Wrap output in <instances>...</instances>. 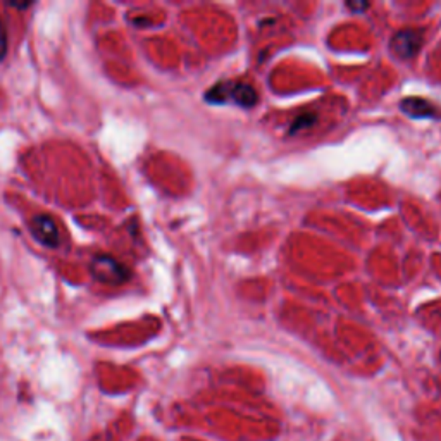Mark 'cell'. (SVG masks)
<instances>
[{"mask_svg": "<svg viewBox=\"0 0 441 441\" xmlns=\"http://www.w3.org/2000/svg\"><path fill=\"white\" fill-rule=\"evenodd\" d=\"M348 8L350 9H365L368 8V4H354V2H350V4H348Z\"/></svg>", "mask_w": 441, "mask_h": 441, "instance_id": "9", "label": "cell"}, {"mask_svg": "<svg viewBox=\"0 0 441 441\" xmlns=\"http://www.w3.org/2000/svg\"><path fill=\"white\" fill-rule=\"evenodd\" d=\"M403 113L414 117H427L434 114V107L422 98H407L402 102Z\"/></svg>", "mask_w": 441, "mask_h": 441, "instance_id": "5", "label": "cell"}, {"mask_svg": "<svg viewBox=\"0 0 441 441\" xmlns=\"http://www.w3.org/2000/svg\"><path fill=\"white\" fill-rule=\"evenodd\" d=\"M205 98L212 104H231L252 107L257 104V91L247 83H219L207 91Z\"/></svg>", "mask_w": 441, "mask_h": 441, "instance_id": "1", "label": "cell"}, {"mask_svg": "<svg viewBox=\"0 0 441 441\" xmlns=\"http://www.w3.org/2000/svg\"><path fill=\"white\" fill-rule=\"evenodd\" d=\"M422 47V33L419 30H403L392 38V50L402 59H410Z\"/></svg>", "mask_w": 441, "mask_h": 441, "instance_id": "4", "label": "cell"}, {"mask_svg": "<svg viewBox=\"0 0 441 441\" xmlns=\"http://www.w3.org/2000/svg\"><path fill=\"white\" fill-rule=\"evenodd\" d=\"M5 54H8V32L4 23L0 21V60L4 59Z\"/></svg>", "mask_w": 441, "mask_h": 441, "instance_id": "7", "label": "cell"}, {"mask_svg": "<svg viewBox=\"0 0 441 441\" xmlns=\"http://www.w3.org/2000/svg\"><path fill=\"white\" fill-rule=\"evenodd\" d=\"M28 229L33 238L43 247L57 249L60 245V229L52 216L49 214H36L28 220Z\"/></svg>", "mask_w": 441, "mask_h": 441, "instance_id": "3", "label": "cell"}, {"mask_svg": "<svg viewBox=\"0 0 441 441\" xmlns=\"http://www.w3.org/2000/svg\"><path fill=\"white\" fill-rule=\"evenodd\" d=\"M314 121L315 116H312V114H304V116L297 117L293 121V124H291V133H300L302 130H307V128H310L314 124Z\"/></svg>", "mask_w": 441, "mask_h": 441, "instance_id": "6", "label": "cell"}, {"mask_svg": "<svg viewBox=\"0 0 441 441\" xmlns=\"http://www.w3.org/2000/svg\"><path fill=\"white\" fill-rule=\"evenodd\" d=\"M9 5H11V8H16V9H28L32 4H30V2L28 4H16V2H11Z\"/></svg>", "mask_w": 441, "mask_h": 441, "instance_id": "8", "label": "cell"}, {"mask_svg": "<svg viewBox=\"0 0 441 441\" xmlns=\"http://www.w3.org/2000/svg\"><path fill=\"white\" fill-rule=\"evenodd\" d=\"M90 271L95 280L104 284H111V286L126 283L131 278V271L124 264L105 253H98L91 259Z\"/></svg>", "mask_w": 441, "mask_h": 441, "instance_id": "2", "label": "cell"}]
</instances>
